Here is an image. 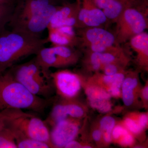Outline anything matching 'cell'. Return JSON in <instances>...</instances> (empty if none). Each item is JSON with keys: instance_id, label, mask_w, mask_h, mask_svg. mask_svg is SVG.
Returning a JSON list of instances; mask_svg holds the SVG:
<instances>
[{"instance_id": "obj_33", "label": "cell", "mask_w": 148, "mask_h": 148, "mask_svg": "<svg viewBox=\"0 0 148 148\" xmlns=\"http://www.w3.org/2000/svg\"><path fill=\"white\" fill-rule=\"evenodd\" d=\"M102 135V131L99 130H96L92 132V137L93 140L98 142L101 140Z\"/></svg>"}, {"instance_id": "obj_23", "label": "cell", "mask_w": 148, "mask_h": 148, "mask_svg": "<svg viewBox=\"0 0 148 148\" xmlns=\"http://www.w3.org/2000/svg\"><path fill=\"white\" fill-rule=\"evenodd\" d=\"M104 83L108 85L109 86H114L121 88L122 85L125 78V76L123 72H119L113 75H106L104 74L100 76Z\"/></svg>"}, {"instance_id": "obj_35", "label": "cell", "mask_w": 148, "mask_h": 148, "mask_svg": "<svg viewBox=\"0 0 148 148\" xmlns=\"http://www.w3.org/2000/svg\"><path fill=\"white\" fill-rule=\"evenodd\" d=\"M143 95L144 98L147 101L148 99V86H146L143 89Z\"/></svg>"}, {"instance_id": "obj_22", "label": "cell", "mask_w": 148, "mask_h": 148, "mask_svg": "<svg viewBox=\"0 0 148 148\" xmlns=\"http://www.w3.org/2000/svg\"><path fill=\"white\" fill-rule=\"evenodd\" d=\"M14 5L0 6V34L5 29V27L10 20Z\"/></svg>"}, {"instance_id": "obj_5", "label": "cell", "mask_w": 148, "mask_h": 148, "mask_svg": "<svg viewBox=\"0 0 148 148\" xmlns=\"http://www.w3.org/2000/svg\"><path fill=\"white\" fill-rule=\"evenodd\" d=\"M7 71L34 95L49 99L52 90L51 79L45 75L34 58L23 64H15Z\"/></svg>"}, {"instance_id": "obj_20", "label": "cell", "mask_w": 148, "mask_h": 148, "mask_svg": "<svg viewBox=\"0 0 148 148\" xmlns=\"http://www.w3.org/2000/svg\"><path fill=\"white\" fill-rule=\"evenodd\" d=\"M11 131L15 138L17 148H51L47 143L35 140L22 133Z\"/></svg>"}, {"instance_id": "obj_37", "label": "cell", "mask_w": 148, "mask_h": 148, "mask_svg": "<svg viewBox=\"0 0 148 148\" xmlns=\"http://www.w3.org/2000/svg\"><path fill=\"white\" fill-rule=\"evenodd\" d=\"M51 1H52L55 4H56L57 3L60 2H62V3L65 2H64V0H51Z\"/></svg>"}, {"instance_id": "obj_2", "label": "cell", "mask_w": 148, "mask_h": 148, "mask_svg": "<svg viewBox=\"0 0 148 148\" xmlns=\"http://www.w3.org/2000/svg\"><path fill=\"white\" fill-rule=\"evenodd\" d=\"M50 101L33 94L7 71L0 74V111L18 109L41 113Z\"/></svg>"}, {"instance_id": "obj_14", "label": "cell", "mask_w": 148, "mask_h": 148, "mask_svg": "<svg viewBox=\"0 0 148 148\" xmlns=\"http://www.w3.org/2000/svg\"><path fill=\"white\" fill-rule=\"evenodd\" d=\"M75 28L64 26L48 27V36L46 39L53 45L67 46L74 47L79 44V37L77 36Z\"/></svg>"}, {"instance_id": "obj_15", "label": "cell", "mask_w": 148, "mask_h": 148, "mask_svg": "<svg viewBox=\"0 0 148 148\" xmlns=\"http://www.w3.org/2000/svg\"><path fill=\"white\" fill-rule=\"evenodd\" d=\"M34 59L46 77L51 78L49 69L51 68H61L66 66L55 53L52 47L41 48L36 54Z\"/></svg>"}, {"instance_id": "obj_36", "label": "cell", "mask_w": 148, "mask_h": 148, "mask_svg": "<svg viewBox=\"0 0 148 148\" xmlns=\"http://www.w3.org/2000/svg\"><path fill=\"white\" fill-rule=\"evenodd\" d=\"M4 126V124L3 122L2 119L0 118V130L2 129Z\"/></svg>"}, {"instance_id": "obj_10", "label": "cell", "mask_w": 148, "mask_h": 148, "mask_svg": "<svg viewBox=\"0 0 148 148\" xmlns=\"http://www.w3.org/2000/svg\"><path fill=\"white\" fill-rule=\"evenodd\" d=\"M80 6V0H76L74 3H63L58 6L48 27L68 26L81 28L78 18Z\"/></svg>"}, {"instance_id": "obj_13", "label": "cell", "mask_w": 148, "mask_h": 148, "mask_svg": "<svg viewBox=\"0 0 148 148\" xmlns=\"http://www.w3.org/2000/svg\"><path fill=\"white\" fill-rule=\"evenodd\" d=\"M84 114L83 109L76 104L72 102L60 103L53 106L45 122L47 124L53 126L58 122L66 119L68 116L79 118Z\"/></svg>"}, {"instance_id": "obj_3", "label": "cell", "mask_w": 148, "mask_h": 148, "mask_svg": "<svg viewBox=\"0 0 148 148\" xmlns=\"http://www.w3.org/2000/svg\"><path fill=\"white\" fill-rule=\"evenodd\" d=\"M147 0H130L116 20L115 37L119 45L145 32L148 28Z\"/></svg>"}, {"instance_id": "obj_21", "label": "cell", "mask_w": 148, "mask_h": 148, "mask_svg": "<svg viewBox=\"0 0 148 148\" xmlns=\"http://www.w3.org/2000/svg\"><path fill=\"white\" fill-rule=\"evenodd\" d=\"M0 148H17L12 132L5 126L0 130Z\"/></svg>"}, {"instance_id": "obj_8", "label": "cell", "mask_w": 148, "mask_h": 148, "mask_svg": "<svg viewBox=\"0 0 148 148\" xmlns=\"http://www.w3.org/2000/svg\"><path fill=\"white\" fill-rule=\"evenodd\" d=\"M50 4H55L51 0H15L9 26L13 28Z\"/></svg>"}, {"instance_id": "obj_17", "label": "cell", "mask_w": 148, "mask_h": 148, "mask_svg": "<svg viewBox=\"0 0 148 148\" xmlns=\"http://www.w3.org/2000/svg\"><path fill=\"white\" fill-rule=\"evenodd\" d=\"M107 19L115 20L120 15L130 0H93Z\"/></svg>"}, {"instance_id": "obj_6", "label": "cell", "mask_w": 148, "mask_h": 148, "mask_svg": "<svg viewBox=\"0 0 148 148\" xmlns=\"http://www.w3.org/2000/svg\"><path fill=\"white\" fill-rule=\"evenodd\" d=\"M87 48L88 51L103 53L116 49L119 45L114 35L100 27H89L79 37V44Z\"/></svg>"}, {"instance_id": "obj_4", "label": "cell", "mask_w": 148, "mask_h": 148, "mask_svg": "<svg viewBox=\"0 0 148 148\" xmlns=\"http://www.w3.org/2000/svg\"><path fill=\"white\" fill-rule=\"evenodd\" d=\"M0 118L4 126L11 131L47 143L53 147L47 123L34 115L25 112L21 109H7L0 111Z\"/></svg>"}, {"instance_id": "obj_19", "label": "cell", "mask_w": 148, "mask_h": 148, "mask_svg": "<svg viewBox=\"0 0 148 148\" xmlns=\"http://www.w3.org/2000/svg\"><path fill=\"white\" fill-rule=\"evenodd\" d=\"M138 84V79L134 77L130 76L125 78L121 87L123 100L125 106H130L133 103L134 90Z\"/></svg>"}, {"instance_id": "obj_31", "label": "cell", "mask_w": 148, "mask_h": 148, "mask_svg": "<svg viewBox=\"0 0 148 148\" xmlns=\"http://www.w3.org/2000/svg\"><path fill=\"white\" fill-rule=\"evenodd\" d=\"M148 117L147 115L146 114H142L140 116L138 119V123L140 126L143 128L146 127L147 125Z\"/></svg>"}, {"instance_id": "obj_32", "label": "cell", "mask_w": 148, "mask_h": 148, "mask_svg": "<svg viewBox=\"0 0 148 148\" xmlns=\"http://www.w3.org/2000/svg\"><path fill=\"white\" fill-rule=\"evenodd\" d=\"M64 147L67 148H78L82 147V146L78 142L73 140L68 143Z\"/></svg>"}, {"instance_id": "obj_12", "label": "cell", "mask_w": 148, "mask_h": 148, "mask_svg": "<svg viewBox=\"0 0 148 148\" xmlns=\"http://www.w3.org/2000/svg\"><path fill=\"white\" fill-rule=\"evenodd\" d=\"M80 3L78 18L81 27H100L107 21L106 16L93 0H80Z\"/></svg>"}, {"instance_id": "obj_38", "label": "cell", "mask_w": 148, "mask_h": 148, "mask_svg": "<svg viewBox=\"0 0 148 148\" xmlns=\"http://www.w3.org/2000/svg\"><path fill=\"white\" fill-rule=\"evenodd\" d=\"M83 147L88 148H91V147H90V146H84V147Z\"/></svg>"}, {"instance_id": "obj_29", "label": "cell", "mask_w": 148, "mask_h": 148, "mask_svg": "<svg viewBox=\"0 0 148 148\" xmlns=\"http://www.w3.org/2000/svg\"><path fill=\"white\" fill-rule=\"evenodd\" d=\"M120 139V143L123 146H130L134 143V138L129 132L125 134Z\"/></svg>"}, {"instance_id": "obj_11", "label": "cell", "mask_w": 148, "mask_h": 148, "mask_svg": "<svg viewBox=\"0 0 148 148\" xmlns=\"http://www.w3.org/2000/svg\"><path fill=\"white\" fill-rule=\"evenodd\" d=\"M79 131L76 123L68 119L58 122L53 125L50 132V140L53 147H64L74 140Z\"/></svg>"}, {"instance_id": "obj_34", "label": "cell", "mask_w": 148, "mask_h": 148, "mask_svg": "<svg viewBox=\"0 0 148 148\" xmlns=\"http://www.w3.org/2000/svg\"><path fill=\"white\" fill-rule=\"evenodd\" d=\"M15 0H0V6L5 5H14Z\"/></svg>"}, {"instance_id": "obj_27", "label": "cell", "mask_w": 148, "mask_h": 148, "mask_svg": "<svg viewBox=\"0 0 148 148\" xmlns=\"http://www.w3.org/2000/svg\"><path fill=\"white\" fill-rule=\"evenodd\" d=\"M119 64L117 63L106 64L103 66L101 69L103 70L105 75H114L117 73L122 72L120 71Z\"/></svg>"}, {"instance_id": "obj_25", "label": "cell", "mask_w": 148, "mask_h": 148, "mask_svg": "<svg viewBox=\"0 0 148 148\" xmlns=\"http://www.w3.org/2000/svg\"><path fill=\"white\" fill-rule=\"evenodd\" d=\"M101 53L88 51V60L91 69L93 71H98L102 68Z\"/></svg>"}, {"instance_id": "obj_7", "label": "cell", "mask_w": 148, "mask_h": 148, "mask_svg": "<svg viewBox=\"0 0 148 148\" xmlns=\"http://www.w3.org/2000/svg\"><path fill=\"white\" fill-rule=\"evenodd\" d=\"M58 6L55 4L49 5L11 29L32 36L41 38Z\"/></svg>"}, {"instance_id": "obj_30", "label": "cell", "mask_w": 148, "mask_h": 148, "mask_svg": "<svg viewBox=\"0 0 148 148\" xmlns=\"http://www.w3.org/2000/svg\"><path fill=\"white\" fill-rule=\"evenodd\" d=\"M108 92L110 95H112L114 97H119L121 93V88L114 86H110Z\"/></svg>"}, {"instance_id": "obj_16", "label": "cell", "mask_w": 148, "mask_h": 148, "mask_svg": "<svg viewBox=\"0 0 148 148\" xmlns=\"http://www.w3.org/2000/svg\"><path fill=\"white\" fill-rule=\"evenodd\" d=\"M86 94L90 106L93 108L103 113L111 110V95L108 92L101 87L93 86L88 88Z\"/></svg>"}, {"instance_id": "obj_1", "label": "cell", "mask_w": 148, "mask_h": 148, "mask_svg": "<svg viewBox=\"0 0 148 148\" xmlns=\"http://www.w3.org/2000/svg\"><path fill=\"white\" fill-rule=\"evenodd\" d=\"M47 42L46 38L5 29L0 34V74L6 71L20 59L36 55Z\"/></svg>"}, {"instance_id": "obj_26", "label": "cell", "mask_w": 148, "mask_h": 148, "mask_svg": "<svg viewBox=\"0 0 148 148\" xmlns=\"http://www.w3.org/2000/svg\"><path fill=\"white\" fill-rule=\"evenodd\" d=\"M124 123L127 130L134 134H139L142 132L143 129L138 122L129 118H127L125 120Z\"/></svg>"}, {"instance_id": "obj_18", "label": "cell", "mask_w": 148, "mask_h": 148, "mask_svg": "<svg viewBox=\"0 0 148 148\" xmlns=\"http://www.w3.org/2000/svg\"><path fill=\"white\" fill-rule=\"evenodd\" d=\"M130 47L137 53L140 64L147 66L148 57V34L145 32L129 40Z\"/></svg>"}, {"instance_id": "obj_24", "label": "cell", "mask_w": 148, "mask_h": 148, "mask_svg": "<svg viewBox=\"0 0 148 148\" xmlns=\"http://www.w3.org/2000/svg\"><path fill=\"white\" fill-rule=\"evenodd\" d=\"M115 126V121L110 116L104 117L100 121V126L103 133V137L106 138L112 137V132L114 127Z\"/></svg>"}, {"instance_id": "obj_28", "label": "cell", "mask_w": 148, "mask_h": 148, "mask_svg": "<svg viewBox=\"0 0 148 148\" xmlns=\"http://www.w3.org/2000/svg\"><path fill=\"white\" fill-rule=\"evenodd\" d=\"M128 132L127 129L121 125L115 126L112 132V137L115 140H119L125 134Z\"/></svg>"}, {"instance_id": "obj_9", "label": "cell", "mask_w": 148, "mask_h": 148, "mask_svg": "<svg viewBox=\"0 0 148 148\" xmlns=\"http://www.w3.org/2000/svg\"><path fill=\"white\" fill-rule=\"evenodd\" d=\"M58 92L67 98H72L77 95L81 88V82L79 76L75 73L63 70L50 73Z\"/></svg>"}]
</instances>
